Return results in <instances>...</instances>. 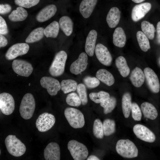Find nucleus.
Segmentation results:
<instances>
[{
  "instance_id": "nucleus-37",
  "label": "nucleus",
  "mask_w": 160,
  "mask_h": 160,
  "mask_svg": "<svg viewBox=\"0 0 160 160\" xmlns=\"http://www.w3.org/2000/svg\"><path fill=\"white\" fill-rule=\"evenodd\" d=\"M116 98L114 97H110L107 100L100 103V105L103 108V112L105 114L111 113L116 107Z\"/></svg>"
},
{
  "instance_id": "nucleus-36",
  "label": "nucleus",
  "mask_w": 160,
  "mask_h": 160,
  "mask_svg": "<svg viewBox=\"0 0 160 160\" xmlns=\"http://www.w3.org/2000/svg\"><path fill=\"white\" fill-rule=\"evenodd\" d=\"M103 124L104 134L105 136H109L115 132L116 124L114 120L106 119L103 121Z\"/></svg>"
},
{
  "instance_id": "nucleus-6",
  "label": "nucleus",
  "mask_w": 160,
  "mask_h": 160,
  "mask_svg": "<svg viewBox=\"0 0 160 160\" xmlns=\"http://www.w3.org/2000/svg\"><path fill=\"white\" fill-rule=\"evenodd\" d=\"M68 148L75 160H84L88 156V151L86 146L76 140L69 141Z\"/></svg>"
},
{
  "instance_id": "nucleus-27",
  "label": "nucleus",
  "mask_w": 160,
  "mask_h": 160,
  "mask_svg": "<svg viewBox=\"0 0 160 160\" xmlns=\"http://www.w3.org/2000/svg\"><path fill=\"white\" fill-rule=\"evenodd\" d=\"M28 13L26 10L21 7H17L8 16L9 19L12 22L21 21L27 17Z\"/></svg>"
},
{
  "instance_id": "nucleus-1",
  "label": "nucleus",
  "mask_w": 160,
  "mask_h": 160,
  "mask_svg": "<svg viewBox=\"0 0 160 160\" xmlns=\"http://www.w3.org/2000/svg\"><path fill=\"white\" fill-rule=\"evenodd\" d=\"M116 149L118 154L125 158H134L138 156V150L137 147L129 139L119 140L116 143Z\"/></svg>"
},
{
  "instance_id": "nucleus-35",
  "label": "nucleus",
  "mask_w": 160,
  "mask_h": 160,
  "mask_svg": "<svg viewBox=\"0 0 160 160\" xmlns=\"http://www.w3.org/2000/svg\"><path fill=\"white\" fill-rule=\"evenodd\" d=\"M89 96L92 100L97 103L103 102L110 97L108 93L103 91L98 92H91L89 94Z\"/></svg>"
},
{
  "instance_id": "nucleus-15",
  "label": "nucleus",
  "mask_w": 160,
  "mask_h": 160,
  "mask_svg": "<svg viewBox=\"0 0 160 160\" xmlns=\"http://www.w3.org/2000/svg\"><path fill=\"white\" fill-rule=\"evenodd\" d=\"M87 60V54L84 52L81 53L78 58L71 65L70 71L75 75L81 73L86 69L88 65Z\"/></svg>"
},
{
  "instance_id": "nucleus-48",
  "label": "nucleus",
  "mask_w": 160,
  "mask_h": 160,
  "mask_svg": "<svg viewBox=\"0 0 160 160\" xmlns=\"http://www.w3.org/2000/svg\"><path fill=\"white\" fill-rule=\"evenodd\" d=\"M87 160H99L100 159L96 156L91 155L89 156L87 159Z\"/></svg>"
},
{
  "instance_id": "nucleus-28",
  "label": "nucleus",
  "mask_w": 160,
  "mask_h": 160,
  "mask_svg": "<svg viewBox=\"0 0 160 160\" xmlns=\"http://www.w3.org/2000/svg\"><path fill=\"white\" fill-rule=\"evenodd\" d=\"M115 65L121 76L127 77L130 73V69L128 66L126 60L122 56H120L115 60Z\"/></svg>"
},
{
  "instance_id": "nucleus-47",
  "label": "nucleus",
  "mask_w": 160,
  "mask_h": 160,
  "mask_svg": "<svg viewBox=\"0 0 160 160\" xmlns=\"http://www.w3.org/2000/svg\"><path fill=\"white\" fill-rule=\"evenodd\" d=\"M156 32L157 41L160 44V21L157 24Z\"/></svg>"
},
{
  "instance_id": "nucleus-16",
  "label": "nucleus",
  "mask_w": 160,
  "mask_h": 160,
  "mask_svg": "<svg viewBox=\"0 0 160 160\" xmlns=\"http://www.w3.org/2000/svg\"><path fill=\"white\" fill-rule=\"evenodd\" d=\"M151 7V4L145 2L136 5L133 8L131 12V18L134 22H137L144 17Z\"/></svg>"
},
{
  "instance_id": "nucleus-24",
  "label": "nucleus",
  "mask_w": 160,
  "mask_h": 160,
  "mask_svg": "<svg viewBox=\"0 0 160 160\" xmlns=\"http://www.w3.org/2000/svg\"><path fill=\"white\" fill-rule=\"evenodd\" d=\"M126 37L123 29L121 27L116 28L113 34V43L115 46L122 48L125 45Z\"/></svg>"
},
{
  "instance_id": "nucleus-29",
  "label": "nucleus",
  "mask_w": 160,
  "mask_h": 160,
  "mask_svg": "<svg viewBox=\"0 0 160 160\" xmlns=\"http://www.w3.org/2000/svg\"><path fill=\"white\" fill-rule=\"evenodd\" d=\"M132 97L130 94L125 92L122 99L121 105L124 117L127 118L129 116L132 105Z\"/></svg>"
},
{
  "instance_id": "nucleus-33",
  "label": "nucleus",
  "mask_w": 160,
  "mask_h": 160,
  "mask_svg": "<svg viewBox=\"0 0 160 160\" xmlns=\"http://www.w3.org/2000/svg\"><path fill=\"white\" fill-rule=\"evenodd\" d=\"M141 28L143 32L150 40L154 37L156 29L153 24L147 21H143L141 23Z\"/></svg>"
},
{
  "instance_id": "nucleus-19",
  "label": "nucleus",
  "mask_w": 160,
  "mask_h": 160,
  "mask_svg": "<svg viewBox=\"0 0 160 160\" xmlns=\"http://www.w3.org/2000/svg\"><path fill=\"white\" fill-rule=\"evenodd\" d=\"M97 36V31L92 30L89 31L86 38L85 49L86 53L89 56L94 55Z\"/></svg>"
},
{
  "instance_id": "nucleus-45",
  "label": "nucleus",
  "mask_w": 160,
  "mask_h": 160,
  "mask_svg": "<svg viewBox=\"0 0 160 160\" xmlns=\"http://www.w3.org/2000/svg\"><path fill=\"white\" fill-rule=\"evenodd\" d=\"M11 9V7L9 4H1L0 5V14L1 15L8 13L10 12Z\"/></svg>"
},
{
  "instance_id": "nucleus-13",
  "label": "nucleus",
  "mask_w": 160,
  "mask_h": 160,
  "mask_svg": "<svg viewBox=\"0 0 160 160\" xmlns=\"http://www.w3.org/2000/svg\"><path fill=\"white\" fill-rule=\"evenodd\" d=\"M40 83L41 86L46 89L48 93L51 96L56 95L61 89L60 84L58 81L51 77H42Z\"/></svg>"
},
{
  "instance_id": "nucleus-43",
  "label": "nucleus",
  "mask_w": 160,
  "mask_h": 160,
  "mask_svg": "<svg viewBox=\"0 0 160 160\" xmlns=\"http://www.w3.org/2000/svg\"><path fill=\"white\" fill-rule=\"evenodd\" d=\"M131 111L132 118L135 120L140 121L141 120L142 116L141 111L139 106L136 103H132Z\"/></svg>"
},
{
  "instance_id": "nucleus-40",
  "label": "nucleus",
  "mask_w": 160,
  "mask_h": 160,
  "mask_svg": "<svg viewBox=\"0 0 160 160\" xmlns=\"http://www.w3.org/2000/svg\"><path fill=\"white\" fill-rule=\"evenodd\" d=\"M77 92L83 105H86L88 102V98L86 87L85 85L82 83L78 85Z\"/></svg>"
},
{
  "instance_id": "nucleus-39",
  "label": "nucleus",
  "mask_w": 160,
  "mask_h": 160,
  "mask_svg": "<svg viewBox=\"0 0 160 160\" xmlns=\"http://www.w3.org/2000/svg\"><path fill=\"white\" fill-rule=\"evenodd\" d=\"M66 102L69 105L74 107H78L81 103L80 97L75 92L68 94L66 98Z\"/></svg>"
},
{
  "instance_id": "nucleus-12",
  "label": "nucleus",
  "mask_w": 160,
  "mask_h": 160,
  "mask_svg": "<svg viewBox=\"0 0 160 160\" xmlns=\"http://www.w3.org/2000/svg\"><path fill=\"white\" fill-rule=\"evenodd\" d=\"M144 73L147 85L151 91L154 93H158L160 85L158 77L150 68L147 67L144 70Z\"/></svg>"
},
{
  "instance_id": "nucleus-31",
  "label": "nucleus",
  "mask_w": 160,
  "mask_h": 160,
  "mask_svg": "<svg viewBox=\"0 0 160 160\" xmlns=\"http://www.w3.org/2000/svg\"><path fill=\"white\" fill-rule=\"evenodd\" d=\"M44 28L39 27L33 30L26 38L25 41L27 43H32L41 40L44 36Z\"/></svg>"
},
{
  "instance_id": "nucleus-5",
  "label": "nucleus",
  "mask_w": 160,
  "mask_h": 160,
  "mask_svg": "<svg viewBox=\"0 0 160 160\" xmlns=\"http://www.w3.org/2000/svg\"><path fill=\"white\" fill-rule=\"evenodd\" d=\"M65 116L70 125L75 129L81 128L85 124L84 116L79 110L71 107L66 108Z\"/></svg>"
},
{
  "instance_id": "nucleus-34",
  "label": "nucleus",
  "mask_w": 160,
  "mask_h": 160,
  "mask_svg": "<svg viewBox=\"0 0 160 160\" xmlns=\"http://www.w3.org/2000/svg\"><path fill=\"white\" fill-rule=\"evenodd\" d=\"M139 45L143 51L147 52L150 48V43L147 36L142 31H138L136 34Z\"/></svg>"
},
{
  "instance_id": "nucleus-2",
  "label": "nucleus",
  "mask_w": 160,
  "mask_h": 160,
  "mask_svg": "<svg viewBox=\"0 0 160 160\" xmlns=\"http://www.w3.org/2000/svg\"><path fill=\"white\" fill-rule=\"evenodd\" d=\"M5 143L8 152L13 156H20L26 151L25 144L15 135L7 136L5 139Z\"/></svg>"
},
{
  "instance_id": "nucleus-30",
  "label": "nucleus",
  "mask_w": 160,
  "mask_h": 160,
  "mask_svg": "<svg viewBox=\"0 0 160 160\" xmlns=\"http://www.w3.org/2000/svg\"><path fill=\"white\" fill-rule=\"evenodd\" d=\"M59 23L54 21L48 25L44 29V35L47 38H56L59 30Z\"/></svg>"
},
{
  "instance_id": "nucleus-11",
  "label": "nucleus",
  "mask_w": 160,
  "mask_h": 160,
  "mask_svg": "<svg viewBox=\"0 0 160 160\" xmlns=\"http://www.w3.org/2000/svg\"><path fill=\"white\" fill-rule=\"evenodd\" d=\"M29 49V45L25 43H18L10 47L7 51L5 57L8 60H11L17 57L26 54Z\"/></svg>"
},
{
  "instance_id": "nucleus-9",
  "label": "nucleus",
  "mask_w": 160,
  "mask_h": 160,
  "mask_svg": "<svg viewBox=\"0 0 160 160\" xmlns=\"http://www.w3.org/2000/svg\"><path fill=\"white\" fill-rule=\"evenodd\" d=\"M133 131L138 138L145 142L151 143L156 140V137L154 133L142 124L135 125L133 127Z\"/></svg>"
},
{
  "instance_id": "nucleus-44",
  "label": "nucleus",
  "mask_w": 160,
  "mask_h": 160,
  "mask_svg": "<svg viewBox=\"0 0 160 160\" xmlns=\"http://www.w3.org/2000/svg\"><path fill=\"white\" fill-rule=\"evenodd\" d=\"M8 29L6 22L4 19L0 16V34L6 35L8 33Z\"/></svg>"
},
{
  "instance_id": "nucleus-42",
  "label": "nucleus",
  "mask_w": 160,
  "mask_h": 160,
  "mask_svg": "<svg viewBox=\"0 0 160 160\" xmlns=\"http://www.w3.org/2000/svg\"><path fill=\"white\" fill-rule=\"evenodd\" d=\"M40 0H14L15 4L23 7L29 8L38 4Z\"/></svg>"
},
{
  "instance_id": "nucleus-23",
  "label": "nucleus",
  "mask_w": 160,
  "mask_h": 160,
  "mask_svg": "<svg viewBox=\"0 0 160 160\" xmlns=\"http://www.w3.org/2000/svg\"><path fill=\"white\" fill-rule=\"evenodd\" d=\"M140 107L145 117L153 120L157 117V111L155 106L151 103L145 102L141 104Z\"/></svg>"
},
{
  "instance_id": "nucleus-21",
  "label": "nucleus",
  "mask_w": 160,
  "mask_h": 160,
  "mask_svg": "<svg viewBox=\"0 0 160 160\" xmlns=\"http://www.w3.org/2000/svg\"><path fill=\"white\" fill-rule=\"evenodd\" d=\"M145 76L144 73L141 69L136 67L131 72L130 80L133 85L136 87H140L143 84Z\"/></svg>"
},
{
  "instance_id": "nucleus-14",
  "label": "nucleus",
  "mask_w": 160,
  "mask_h": 160,
  "mask_svg": "<svg viewBox=\"0 0 160 160\" xmlns=\"http://www.w3.org/2000/svg\"><path fill=\"white\" fill-rule=\"evenodd\" d=\"M95 51L97 58L101 63L106 66L111 65L112 58L107 47L99 43L96 46Z\"/></svg>"
},
{
  "instance_id": "nucleus-22",
  "label": "nucleus",
  "mask_w": 160,
  "mask_h": 160,
  "mask_svg": "<svg viewBox=\"0 0 160 160\" xmlns=\"http://www.w3.org/2000/svg\"><path fill=\"white\" fill-rule=\"evenodd\" d=\"M120 18V12L116 7L111 8L108 12L106 21L109 27L111 28L115 27L119 23Z\"/></svg>"
},
{
  "instance_id": "nucleus-46",
  "label": "nucleus",
  "mask_w": 160,
  "mask_h": 160,
  "mask_svg": "<svg viewBox=\"0 0 160 160\" xmlns=\"http://www.w3.org/2000/svg\"><path fill=\"white\" fill-rule=\"evenodd\" d=\"M8 43L7 39L3 35L0 34V47H3L6 46Z\"/></svg>"
},
{
  "instance_id": "nucleus-49",
  "label": "nucleus",
  "mask_w": 160,
  "mask_h": 160,
  "mask_svg": "<svg viewBox=\"0 0 160 160\" xmlns=\"http://www.w3.org/2000/svg\"><path fill=\"white\" fill-rule=\"evenodd\" d=\"M133 2L135 3H141L145 0H132Z\"/></svg>"
},
{
  "instance_id": "nucleus-32",
  "label": "nucleus",
  "mask_w": 160,
  "mask_h": 160,
  "mask_svg": "<svg viewBox=\"0 0 160 160\" xmlns=\"http://www.w3.org/2000/svg\"><path fill=\"white\" fill-rule=\"evenodd\" d=\"M77 85L76 81L71 79L63 80L60 83L61 89L64 94L75 91Z\"/></svg>"
},
{
  "instance_id": "nucleus-10",
  "label": "nucleus",
  "mask_w": 160,
  "mask_h": 160,
  "mask_svg": "<svg viewBox=\"0 0 160 160\" xmlns=\"http://www.w3.org/2000/svg\"><path fill=\"white\" fill-rule=\"evenodd\" d=\"M15 102L12 96L10 94L3 92L0 94V109L4 115H9L13 112Z\"/></svg>"
},
{
  "instance_id": "nucleus-26",
  "label": "nucleus",
  "mask_w": 160,
  "mask_h": 160,
  "mask_svg": "<svg viewBox=\"0 0 160 160\" xmlns=\"http://www.w3.org/2000/svg\"><path fill=\"white\" fill-rule=\"evenodd\" d=\"M96 77L103 83L108 86L113 85L115 82V79L113 75L107 70L101 69L97 72Z\"/></svg>"
},
{
  "instance_id": "nucleus-38",
  "label": "nucleus",
  "mask_w": 160,
  "mask_h": 160,
  "mask_svg": "<svg viewBox=\"0 0 160 160\" xmlns=\"http://www.w3.org/2000/svg\"><path fill=\"white\" fill-rule=\"evenodd\" d=\"M93 134L98 139H102L104 137L103 124L99 119H96L94 122L93 127Z\"/></svg>"
},
{
  "instance_id": "nucleus-20",
  "label": "nucleus",
  "mask_w": 160,
  "mask_h": 160,
  "mask_svg": "<svg viewBox=\"0 0 160 160\" xmlns=\"http://www.w3.org/2000/svg\"><path fill=\"white\" fill-rule=\"evenodd\" d=\"M97 0H83L79 7V12L85 18L89 17L92 14Z\"/></svg>"
},
{
  "instance_id": "nucleus-3",
  "label": "nucleus",
  "mask_w": 160,
  "mask_h": 160,
  "mask_svg": "<svg viewBox=\"0 0 160 160\" xmlns=\"http://www.w3.org/2000/svg\"><path fill=\"white\" fill-rule=\"evenodd\" d=\"M67 58V54L64 51H60L56 54L49 70L51 76L57 77L63 73Z\"/></svg>"
},
{
  "instance_id": "nucleus-41",
  "label": "nucleus",
  "mask_w": 160,
  "mask_h": 160,
  "mask_svg": "<svg viewBox=\"0 0 160 160\" xmlns=\"http://www.w3.org/2000/svg\"><path fill=\"white\" fill-rule=\"evenodd\" d=\"M83 81L89 88L92 89L98 86L100 84L99 80L96 77L86 76L83 79Z\"/></svg>"
},
{
  "instance_id": "nucleus-4",
  "label": "nucleus",
  "mask_w": 160,
  "mask_h": 160,
  "mask_svg": "<svg viewBox=\"0 0 160 160\" xmlns=\"http://www.w3.org/2000/svg\"><path fill=\"white\" fill-rule=\"evenodd\" d=\"M35 102L33 95L27 93L23 97L20 104L19 112L21 116L26 120L31 119L34 113Z\"/></svg>"
},
{
  "instance_id": "nucleus-8",
  "label": "nucleus",
  "mask_w": 160,
  "mask_h": 160,
  "mask_svg": "<svg viewBox=\"0 0 160 160\" xmlns=\"http://www.w3.org/2000/svg\"><path fill=\"white\" fill-rule=\"evenodd\" d=\"M12 68L15 73L20 76L28 77L32 73L33 68L31 64L26 61L20 59L14 60Z\"/></svg>"
},
{
  "instance_id": "nucleus-7",
  "label": "nucleus",
  "mask_w": 160,
  "mask_h": 160,
  "mask_svg": "<svg viewBox=\"0 0 160 160\" xmlns=\"http://www.w3.org/2000/svg\"><path fill=\"white\" fill-rule=\"evenodd\" d=\"M55 122V118L53 115L44 112L39 116L36 119V125L39 131L44 132L50 129Z\"/></svg>"
},
{
  "instance_id": "nucleus-18",
  "label": "nucleus",
  "mask_w": 160,
  "mask_h": 160,
  "mask_svg": "<svg viewBox=\"0 0 160 160\" xmlns=\"http://www.w3.org/2000/svg\"><path fill=\"white\" fill-rule=\"evenodd\" d=\"M57 10L56 6L53 4L48 5L42 9L36 17V20L43 22L49 20L55 14Z\"/></svg>"
},
{
  "instance_id": "nucleus-25",
  "label": "nucleus",
  "mask_w": 160,
  "mask_h": 160,
  "mask_svg": "<svg viewBox=\"0 0 160 160\" xmlns=\"http://www.w3.org/2000/svg\"><path fill=\"white\" fill-rule=\"evenodd\" d=\"M60 28L67 36L72 33L73 29V23L71 19L68 16H64L61 17L59 22Z\"/></svg>"
},
{
  "instance_id": "nucleus-17",
  "label": "nucleus",
  "mask_w": 160,
  "mask_h": 160,
  "mask_svg": "<svg viewBox=\"0 0 160 160\" xmlns=\"http://www.w3.org/2000/svg\"><path fill=\"white\" fill-rule=\"evenodd\" d=\"M44 154L46 160H60V153L59 145L55 142L50 143L44 150Z\"/></svg>"
}]
</instances>
